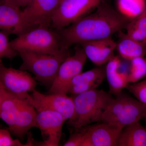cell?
<instances>
[{
  "instance_id": "cell-13",
  "label": "cell",
  "mask_w": 146,
  "mask_h": 146,
  "mask_svg": "<svg viewBox=\"0 0 146 146\" xmlns=\"http://www.w3.org/2000/svg\"><path fill=\"white\" fill-rule=\"evenodd\" d=\"M0 29L17 36L29 31L22 10L3 0H0Z\"/></svg>"
},
{
  "instance_id": "cell-12",
  "label": "cell",
  "mask_w": 146,
  "mask_h": 146,
  "mask_svg": "<svg viewBox=\"0 0 146 146\" xmlns=\"http://www.w3.org/2000/svg\"><path fill=\"white\" fill-rule=\"evenodd\" d=\"M123 127L117 123L102 122L81 128L84 140L83 146H117Z\"/></svg>"
},
{
  "instance_id": "cell-3",
  "label": "cell",
  "mask_w": 146,
  "mask_h": 146,
  "mask_svg": "<svg viewBox=\"0 0 146 146\" xmlns=\"http://www.w3.org/2000/svg\"><path fill=\"white\" fill-rule=\"evenodd\" d=\"M18 53L22 60L20 69L33 73L35 80L48 89L54 81L61 63L70 55L68 49L63 48L60 52L54 55L26 51Z\"/></svg>"
},
{
  "instance_id": "cell-21",
  "label": "cell",
  "mask_w": 146,
  "mask_h": 146,
  "mask_svg": "<svg viewBox=\"0 0 146 146\" xmlns=\"http://www.w3.org/2000/svg\"><path fill=\"white\" fill-rule=\"evenodd\" d=\"M125 29L128 36L146 44V9L141 15L129 21Z\"/></svg>"
},
{
  "instance_id": "cell-1",
  "label": "cell",
  "mask_w": 146,
  "mask_h": 146,
  "mask_svg": "<svg viewBox=\"0 0 146 146\" xmlns=\"http://www.w3.org/2000/svg\"><path fill=\"white\" fill-rule=\"evenodd\" d=\"M129 21L103 2L91 14L58 31L61 48L112 37L125 29Z\"/></svg>"
},
{
  "instance_id": "cell-22",
  "label": "cell",
  "mask_w": 146,
  "mask_h": 146,
  "mask_svg": "<svg viewBox=\"0 0 146 146\" xmlns=\"http://www.w3.org/2000/svg\"><path fill=\"white\" fill-rule=\"evenodd\" d=\"M105 78V68H94L84 72H81L76 76L71 82L70 86L78 84L102 82Z\"/></svg>"
},
{
  "instance_id": "cell-9",
  "label": "cell",
  "mask_w": 146,
  "mask_h": 146,
  "mask_svg": "<svg viewBox=\"0 0 146 146\" xmlns=\"http://www.w3.org/2000/svg\"><path fill=\"white\" fill-rule=\"evenodd\" d=\"M29 102L36 111L49 110L60 113L66 120L72 118L74 113V104L73 97L66 94H44L35 90Z\"/></svg>"
},
{
  "instance_id": "cell-11",
  "label": "cell",
  "mask_w": 146,
  "mask_h": 146,
  "mask_svg": "<svg viewBox=\"0 0 146 146\" xmlns=\"http://www.w3.org/2000/svg\"><path fill=\"white\" fill-rule=\"evenodd\" d=\"M61 0H32L22 10L29 31L38 27H51L53 16Z\"/></svg>"
},
{
  "instance_id": "cell-29",
  "label": "cell",
  "mask_w": 146,
  "mask_h": 146,
  "mask_svg": "<svg viewBox=\"0 0 146 146\" xmlns=\"http://www.w3.org/2000/svg\"><path fill=\"white\" fill-rule=\"evenodd\" d=\"M5 2L14 6L16 7L21 9L25 7L29 4L32 0H3Z\"/></svg>"
},
{
  "instance_id": "cell-16",
  "label": "cell",
  "mask_w": 146,
  "mask_h": 146,
  "mask_svg": "<svg viewBox=\"0 0 146 146\" xmlns=\"http://www.w3.org/2000/svg\"><path fill=\"white\" fill-rule=\"evenodd\" d=\"M36 115L37 112L34 106L29 101L24 100L14 125L8 130L14 136L23 139L31 129L37 127Z\"/></svg>"
},
{
  "instance_id": "cell-17",
  "label": "cell",
  "mask_w": 146,
  "mask_h": 146,
  "mask_svg": "<svg viewBox=\"0 0 146 146\" xmlns=\"http://www.w3.org/2000/svg\"><path fill=\"white\" fill-rule=\"evenodd\" d=\"M118 33L119 39L116 42V49L121 57L130 61L136 58L145 56L146 44L132 39L122 31Z\"/></svg>"
},
{
  "instance_id": "cell-30",
  "label": "cell",
  "mask_w": 146,
  "mask_h": 146,
  "mask_svg": "<svg viewBox=\"0 0 146 146\" xmlns=\"http://www.w3.org/2000/svg\"><path fill=\"white\" fill-rule=\"evenodd\" d=\"M6 94V92L3 88L2 86L0 83V105L1 104Z\"/></svg>"
},
{
  "instance_id": "cell-24",
  "label": "cell",
  "mask_w": 146,
  "mask_h": 146,
  "mask_svg": "<svg viewBox=\"0 0 146 146\" xmlns=\"http://www.w3.org/2000/svg\"><path fill=\"white\" fill-rule=\"evenodd\" d=\"M9 35L7 32L0 31V60L3 58L12 59L18 55V52L11 46L8 39Z\"/></svg>"
},
{
  "instance_id": "cell-4",
  "label": "cell",
  "mask_w": 146,
  "mask_h": 146,
  "mask_svg": "<svg viewBox=\"0 0 146 146\" xmlns=\"http://www.w3.org/2000/svg\"><path fill=\"white\" fill-rule=\"evenodd\" d=\"M17 52L26 51L39 53L56 54L60 47L58 31L51 27H38L17 36L10 42Z\"/></svg>"
},
{
  "instance_id": "cell-15",
  "label": "cell",
  "mask_w": 146,
  "mask_h": 146,
  "mask_svg": "<svg viewBox=\"0 0 146 146\" xmlns=\"http://www.w3.org/2000/svg\"><path fill=\"white\" fill-rule=\"evenodd\" d=\"M105 68L110 94L117 96L128 85V71L123 68L119 57L114 56L107 63Z\"/></svg>"
},
{
  "instance_id": "cell-32",
  "label": "cell",
  "mask_w": 146,
  "mask_h": 146,
  "mask_svg": "<svg viewBox=\"0 0 146 146\" xmlns=\"http://www.w3.org/2000/svg\"></svg>"
},
{
  "instance_id": "cell-10",
  "label": "cell",
  "mask_w": 146,
  "mask_h": 146,
  "mask_svg": "<svg viewBox=\"0 0 146 146\" xmlns=\"http://www.w3.org/2000/svg\"><path fill=\"white\" fill-rule=\"evenodd\" d=\"M36 112V127L40 129L44 140L37 145L58 146L62 135L63 124L66 120L60 113L52 110H42Z\"/></svg>"
},
{
  "instance_id": "cell-26",
  "label": "cell",
  "mask_w": 146,
  "mask_h": 146,
  "mask_svg": "<svg viewBox=\"0 0 146 146\" xmlns=\"http://www.w3.org/2000/svg\"><path fill=\"white\" fill-rule=\"evenodd\" d=\"M102 82H95L91 83H81L73 85L70 87L68 93L73 95L78 94L87 92V91L96 89Z\"/></svg>"
},
{
  "instance_id": "cell-5",
  "label": "cell",
  "mask_w": 146,
  "mask_h": 146,
  "mask_svg": "<svg viewBox=\"0 0 146 146\" xmlns=\"http://www.w3.org/2000/svg\"><path fill=\"white\" fill-rule=\"evenodd\" d=\"M110 103L101 122L115 123L124 127L138 122L146 114V106L127 94L121 93Z\"/></svg>"
},
{
  "instance_id": "cell-18",
  "label": "cell",
  "mask_w": 146,
  "mask_h": 146,
  "mask_svg": "<svg viewBox=\"0 0 146 146\" xmlns=\"http://www.w3.org/2000/svg\"><path fill=\"white\" fill-rule=\"evenodd\" d=\"M117 146H146V129L138 122L125 127L118 140Z\"/></svg>"
},
{
  "instance_id": "cell-25",
  "label": "cell",
  "mask_w": 146,
  "mask_h": 146,
  "mask_svg": "<svg viewBox=\"0 0 146 146\" xmlns=\"http://www.w3.org/2000/svg\"><path fill=\"white\" fill-rule=\"evenodd\" d=\"M126 88L137 100L146 106V80L128 84Z\"/></svg>"
},
{
  "instance_id": "cell-14",
  "label": "cell",
  "mask_w": 146,
  "mask_h": 146,
  "mask_svg": "<svg viewBox=\"0 0 146 146\" xmlns=\"http://www.w3.org/2000/svg\"><path fill=\"white\" fill-rule=\"evenodd\" d=\"M87 58L97 65L107 63L114 56L116 42L112 37L93 40L80 44Z\"/></svg>"
},
{
  "instance_id": "cell-19",
  "label": "cell",
  "mask_w": 146,
  "mask_h": 146,
  "mask_svg": "<svg viewBox=\"0 0 146 146\" xmlns=\"http://www.w3.org/2000/svg\"><path fill=\"white\" fill-rule=\"evenodd\" d=\"M24 100H25L22 99L6 92L0 105V119L8 125L7 129H10L14 125Z\"/></svg>"
},
{
  "instance_id": "cell-27",
  "label": "cell",
  "mask_w": 146,
  "mask_h": 146,
  "mask_svg": "<svg viewBox=\"0 0 146 146\" xmlns=\"http://www.w3.org/2000/svg\"><path fill=\"white\" fill-rule=\"evenodd\" d=\"M27 146V145L22 143L18 139H13L8 129H0V146Z\"/></svg>"
},
{
  "instance_id": "cell-7",
  "label": "cell",
  "mask_w": 146,
  "mask_h": 146,
  "mask_svg": "<svg viewBox=\"0 0 146 146\" xmlns=\"http://www.w3.org/2000/svg\"><path fill=\"white\" fill-rule=\"evenodd\" d=\"M0 83L6 92L28 100L29 92L35 90L36 80L26 71L7 68L0 60Z\"/></svg>"
},
{
  "instance_id": "cell-23",
  "label": "cell",
  "mask_w": 146,
  "mask_h": 146,
  "mask_svg": "<svg viewBox=\"0 0 146 146\" xmlns=\"http://www.w3.org/2000/svg\"><path fill=\"white\" fill-rule=\"evenodd\" d=\"M130 62L128 76L129 83H136L146 76V58H136Z\"/></svg>"
},
{
  "instance_id": "cell-20",
  "label": "cell",
  "mask_w": 146,
  "mask_h": 146,
  "mask_svg": "<svg viewBox=\"0 0 146 146\" xmlns=\"http://www.w3.org/2000/svg\"><path fill=\"white\" fill-rule=\"evenodd\" d=\"M117 11L131 21L146 9V0H117Z\"/></svg>"
},
{
  "instance_id": "cell-2",
  "label": "cell",
  "mask_w": 146,
  "mask_h": 146,
  "mask_svg": "<svg viewBox=\"0 0 146 146\" xmlns=\"http://www.w3.org/2000/svg\"><path fill=\"white\" fill-rule=\"evenodd\" d=\"M74 113L68 124L75 129L101 122L102 116L114 98L109 93L95 89L73 96Z\"/></svg>"
},
{
  "instance_id": "cell-8",
  "label": "cell",
  "mask_w": 146,
  "mask_h": 146,
  "mask_svg": "<svg viewBox=\"0 0 146 146\" xmlns=\"http://www.w3.org/2000/svg\"><path fill=\"white\" fill-rule=\"evenodd\" d=\"M87 58L82 47H76L74 55L68 56L61 63L48 94H68L71 82L81 72Z\"/></svg>"
},
{
  "instance_id": "cell-28",
  "label": "cell",
  "mask_w": 146,
  "mask_h": 146,
  "mask_svg": "<svg viewBox=\"0 0 146 146\" xmlns=\"http://www.w3.org/2000/svg\"><path fill=\"white\" fill-rule=\"evenodd\" d=\"M77 131L70 136L64 144V146H83L84 137L82 129H76Z\"/></svg>"
},
{
  "instance_id": "cell-31",
  "label": "cell",
  "mask_w": 146,
  "mask_h": 146,
  "mask_svg": "<svg viewBox=\"0 0 146 146\" xmlns=\"http://www.w3.org/2000/svg\"><path fill=\"white\" fill-rule=\"evenodd\" d=\"M144 118L145 119V123H146V126H145V129H146V115H145V117H144Z\"/></svg>"
},
{
  "instance_id": "cell-6",
  "label": "cell",
  "mask_w": 146,
  "mask_h": 146,
  "mask_svg": "<svg viewBox=\"0 0 146 146\" xmlns=\"http://www.w3.org/2000/svg\"><path fill=\"white\" fill-rule=\"evenodd\" d=\"M104 0H61L53 16L51 27L60 31L95 9Z\"/></svg>"
}]
</instances>
